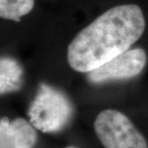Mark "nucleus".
<instances>
[{"instance_id":"6","label":"nucleus","mask_w":148,"mask_h":148,"mask_svg":"<svg viewBox=\"0 0 148 148\" xmlns=\"http://www.w3.org/2000/svg\"><path fill=\"white\" fill-rule=\"evenodd\" d=\"M10 127L16 148L34 147L37 141V132L30 121L18 117L11 121Z\"/></svg>"},{"instance_id":"5","label":"nucleus","mask_w":148,"mask_h":148,"mask_svg":"<svg viewBox=\"0 0 148 148\" xmlns=\"http://www.w3.org/2000/svg\"><path fill=\"white\" fill-rule=\"evenodd\" d=\"M23 69L13 58L3 57L0 61V92H14L21 87Z\"/></svg>"},{"instance_id":"7","label":"nucleus","mask_w":148,"mask_h":148,"mask_svg":"<svg viewBox=\"0 0 148 148\" xmlns=\"http://www.w3.org/2000/svg\"><path fill=\"white\" fill-rule=\"evenodd\" d=\"M34 6L35 0H0V17L19 22L23 16L31 13Z\"/></svg>"},{"instance_id":"1","label":"nucleus","mask_w":148,"mask_h":148,"mask_svg":"<svg viewBox=\"0 0 148 148\" xmlns=\"http://www.w3.org/2000/svg\"><path fill=\"white\" fill-rule=\"evenodd\" d=\"M145 28V16L138 5L111 7L75 35L67 46V63L77 72L90 73L129 50Z\"/></svg>"},{"instance_id":"4","label":"nucleus","mask_w":148,"mask_h":148,"mask_svg":"<svg viewBox=\"0 0 148 148\" xmlns=\"http://www.w3.org/2000/svg\"><path fill=\"white\" fill-rule=\"evenodd\" d=\"M147 54L143 48H133L116 56L108 63L88 73V80L93 84L131 79L143 70Z\"/></svg>"},{"instance_id":"3","label":"nucleus","mask_w":148,"mask_h":148,"mask_svg":"<svg viewBox=\"0 0 148 148\" xmlns=\"http://www.w3.org/2000/svg\"><path fill=\"white\" fill-rule=\"evenodd\" d=\"M93 127L104 148H148L143 136L119 111H102L94 120Z\"/></svg>"},{"instance_id":"2","label":"nucleus","mask_w":148,"mask_h":148,"mask_svg":"<svg viewBox=\"0 0 148 148\" xmlns=\"http://www.w3.org/2000/svg\"><path fill=\"white\" fill-rule=\"evenodd\" d=\"M73 107L66 95L46 84L40 85L27 114L35 128L43 133L61 131L71 119Z\"/></svg>"},{"instance_id":"8","label":"nucleus","mask_w":148,"mask_h":148,"mask_svg":"<svg viewBox=\"0 0 148 148\" xmlns=\"http://www.w3.org/2000/svg\"><path fill=\"white\" fill-rule=\"evenodd\" d=\"M11 121L2 117L0 121V148H16L10 127Z\"/></svg>"},{"instance_id":"9","label":"nucleus","mask_w":148,"mask_h":148,"mask_svg":"<svg viewBox=\"0 0 148 148\" xmlns=\"http://www.w3.org/2000/svg\"><path fill=\"white\" fill-rule=\"evenodd\" d=\"M66 148H76V147H74V146H67Z\"/></svg>"}]
</instances>
